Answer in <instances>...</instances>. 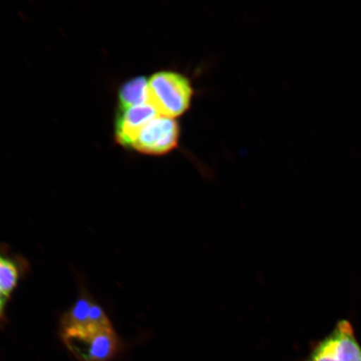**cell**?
<instances>
[{
  "instance_id": "obj_1",
  "label": "cell",
  "mask_w": 361,
  "mask_h": 361,
  "mask_svg": "<svg viewBox=\"0 0 361 361\" xmlns=\"http://www.w3.org/2000/svg\"><path fill=\"white\" fill-rule=\"evenodd\" d=\"M61 336L80 361H110L120 348L109 318H92L78 326L61 327Z\"/></svg>"
},
{
  "instance_id": "obj_2",
  "label": "cell",
  "mask_w": 361,
  "mask_h": 361,
  "mask_svg": "<svg viewBox=\"0 0 361 361\" xmlns=\"http://www.w3.org/2000/svg\"><path fill=\"white\" fill-rule=\"evenodd\" d=\"M193 90L190 81L173 71H161L148 80V102L158 115L174 118L188 109Z\"/></svg>"
},
{
  "instance_id": "obj_3",
  "label": "cell",
  "mask_w": 361,
  "mask_h": 361,
  "mask_svg": "<svg viewBox=\"0 0 361 361\" xmlns=\"http://www.w3.org/2000/svg\"><path fill=\"white\" fill-rule=\"evenodd\" d=\"M303 361H361V345L349 320L338 322Z\"/></svg>"
},
{
  "instance_id": "obj_4",
  "label": "cell",
  "mask_w": 361,
  "mask_h": 361,
  "mask_svg": "<svg viewBox=\"0 0 361 361\" xmlns=\"http://www.w3.org/2000/svg\"><path fill=\"white\" fill-rule=\"evenodd\" d=\"M179 126L174 119L158 115L135 138L133 147L149 155H164L177 147Z\"/></svg>"
},
{
  "instance_id": "obj_5",
  "label": "cell",
  "mask_w": 361,
  "mask_h": 361,
  "mask_svg": "<svg viewBox=\"0 0 361 361\" xmlns=\"http://www.w3.org/2000/svg\"><path fill=\"white\" fill-rule=\"evenodd\" d=\"M158 116L150 103L121 110L116 125V137L121 146L133 147L135 138Z\"/></svg>"
},
{
  "instance_id": "obj_6",
  "label": "cell",
  "mask_w": 361,
  "mask_h": 361,
  "mask_svg": "<svg viewBox=\"0 0 361 361\" xmlns=\"http://www.w3.org/2000/svg\"><path fill=\"white\" fill-rule=\"evenodd\" d=\"M19 279L20 270L16 262L0 254V318L4 314Z\"/></svg>"
},
{
  "instance_id": "obj_7",
  "label": "cell",
  "mask_w": 361,
  "mask_h": 361,
  "mask_svg": "<svg viewBox=\"0 0 361 361\" xmlns=\"http://www.w3.org/2000/svg\"><path fill=\"white\" fill-rule=\"evenodd\" d=\"M121 110L148 102V80L140 76L128 81L119 93Z\"/></svg>"
}]
</instances>
